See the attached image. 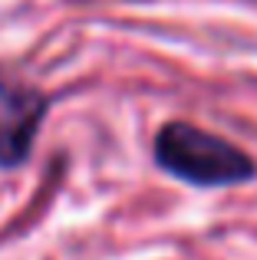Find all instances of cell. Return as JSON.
<instances>
[{
    "instance_id": "7a4b0ae2",
    "label": "cell",
    "mask_w": 257,
    "mask_h": 260,
    "mask_svg": "<svg viewBox=\"0 0 257 260\" xmlns=\"http://www.w3.org/2000/svg\"><path fill=\"white\" fill-rule=\"evenodd\" d=\"M46 109H50L46 95L23 73L0 66V165L4 168H17L30 158Z\"/></svg>"
},
{
    "instance_id": "6da1fadb",
    "label": "cell",
    "mask_w": 257,
    "mask_h": 260,
    "mask_svg": "<svg viewBox=\"0 0 257 260\" xmlns=\"http://www.w3.org/2000/svg\"><path fill=\"white\" fill-rule=\"evenodd\" d=\"M155 161L168 175L201 188L241 184L257 175L254 158H247L238 145L191 122H168L155 135Z\"/></svg>"
}]
</instances>
